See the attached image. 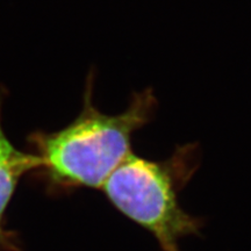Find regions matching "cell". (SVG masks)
I'll use <instances>...</instances> for the list:
<instances>
[{
	"label": "cell",
	"instance_id": "7a4b0ae2",
	"mask_svg": "<svg viewBox=\"0 0 251 251\" xmlns=\"http://www.w3.org/2000/svg\"><path fill=\"white\" fill-rule=\"evenodd\" d=\"M200 164L197 143L178 146L168 158L129 153L101 190L109 203L155 237L161 251H180L181 238L199 235L203 220L185 212L179 196Z\"/></svg>",
	"mask_w": 251,
	"mask_h": 251
},
{
	"label": "cell",
	"instance_id": "277c9868",
	"mask_svg": "<svg viewBox=\"0 0 251 251\" xmlns=\"http://www.w3.org/2000/svg\"><path fill=\"white\" fill-rule=\"evenodd\" d=\"M11 249H15L13 241L11 240V235L5 230L0 231V251Z\"/></svg>",
	"mask_w": 251,
	"mask_h": 251
},
{
	"label": "cell",
	"instance_id": "3957f363",
	"mask_svg": "<svg viewBox=\"0 0 251 251\" xmlns=\"http://www.w3.org/2000/svg\"><path fill=\"white\" fill-rule=\"evenodd\" d=\"M4 92H0V231L6 209L13 198L19 181L28 172L41 168V159L35 152L19 150L6 136L1 120Z\"/></svg>",
	"mask_w": 251,
	"mask_h": 251
},
{
	"label": "cell",
	"instance_id": "6da1fadb",
	"mask_svg": "<svg viewBox=\"0 0 251 251\" xmlns=\"http://www.w3.org/2000/svg\"><path fill=\"white\" fill-rule=\"evenodd\" d=\"M94 72L86 78L83 108L64 128L30 135L47 180L55 190L101 188L112 172L127 158L133 136L155 118L157 101L150 87L131 94L119 114L100 112L93 101Z\"/></svg>",
	"mask_w": 251,
	"mask_h": 251
}]
</instances>
